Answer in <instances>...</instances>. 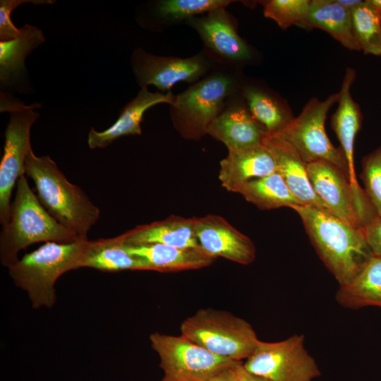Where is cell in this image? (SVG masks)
Segmentation results:
<instances>
[{"instance_id":"obj_1","label":"cell","mask_w":381,"mask_h":381,"mask_svg":"<svg viewBox=\"0 0 381 381\" xmlns=\"http://www.w3.org/2000/svg\"><path fill=\"white\" fill-rule=\"evenodd\" d=\"M291 208L300 216L315 250L339 286L351 282L373 256L363 229L313 206Z\"/></svg>"},{"instance_id":"obj_2","label":"cell","mask_w":381,"mask_h":381,"mask_svg":"<svg viewBox=\"0 0 381 381\" xmlns=\"http://www.w3.org/2000/svg\"><path fill=\"white\" fill-rule=\"evenodd\" d=\"M24 172L33 181L46 210L80 239H87L100 210L83 190L68 181L49 156H36L32 150L25 159Z\"/></svg>"},{"instance_id":"obj_3","label":"cell","mask_w":381,"mask_h":381,"mask_svg":"<svg viewBox=\"0 0 381 381\" xmlns=\"http://www.w3.org/2000/svg\"><path fill=\"white\" fill-rule=\"evenodd\" d=\"M242 83L239 68L217 65L176 95L170 105V116L174 127L185 138H200L207 134L209 126L229 100L240 92Z\"/></svg>"},{"instance_id":"obj_4","label":"cell","mask_w":381,"mask_h":381,"mask_svg":"<svg viewBox=\"0 0 381 381\" xmlns=\"http://www.w3.org/2000/svg\"><path fill=\"white\" fill-rule=\"evenodd\" d=\"M10 218L0 233V260L10 267L18 260L20 250L38 242L72 243L80 241L59 224L42 206L25 174L17 181Z\"/></svg>"},{"instance_id":"obj_5","label":"cell","mask_w":381,"mask_h":381,"mask_svg":"<svg viewBox=\"0 0 381 381\" xmlns=\"http://www.w3.org/2000/svg\"><path fill=\"white\" fill-rule=\"evenodd\" d=\"M87 240L46 242L8 267L14 284L28 293L34 308L54 305L56 282L66 272L80 268Z\"/></svg>"},{"instance_id":"obj_6","label":"cell","mask_w":381,"mask_h":381,"mask_svg":"<svg viewBox=\"0 0 381 381\" xmlns=\"http://www.w3.org/2000/svg\"><path fill=\"white\" fill-rule=\"evenodd\" d=\"M181 335L222 358L247 359L259 339L251 325L226 310L199 309L184 320Z\"/></svg>"},{"instance_id":"obj_7","label":"cell","mask_w":381,"mask_h":381,"mask_svg":"<svg viewBox=\"0 0 381 381\" xmlns=\"http://www.w3.org/2000/svg\"><path fill=\"white\" fill-rule=\"evenodd\" d=\"M40 104L25 105L1 94V111H9L10 119L5 132L4 153L0 163V222L10 218L11 198L19 178L25 174V159L32 150L30 130L39 118L35 109Z\"/></svg>"},{"instance_id":"obj_8","label":"cell","mask_w":381,"mask_h":381,"mask_svg":"<svg viewBox=\"0 0 381 381\" xmlns=\"http://www.w3.org/2000/svg\"><path fill=\"white\" fill-rule=\"evenodd\" d=\"M338 99L339 92L330 95L323 101L312 98L298 116L294 117L279 132L271 135L294 147L306 164L320 161L329 162L349 176L345 157L340 147H336L331 143L325 128L327 113Z\"/></svg>"},{"instance_id":"obj_9","label":"cell","mask_w":381,"mask_h":381,"mask_svg":"<svg viewBox=\"0 0 381 381\" xmlns=\"http://www.w3.org/2000/svg\"><path fill=\"white\" fill-rule=\"evenodd\" d=\"M248 372L270 381H313L321 375L305 347V337L294 334L279 341H259L243 363Z\"/></svg>"},{"instance_id":"obj_10","label":"cell","mask_w":381,"mask_h":381,"mask_svg":"<svg viewBox=\"0 0 381 381\" xmlns=\"http://www.w3.org/2000/svg\"><path fill=\"white\" fill-rule=\"evenodd\" d=\"M150 341L159 356L163 381H205L236 362L216 356L181 335L156 332L150 335Z\"/></svg>"},{"instance_id":"obj_11","label":"cell","mask_w":381,"mask_h":381,"mask_svg":"<svg viewBox=\"0 0 381 381\" xmlns=\"http://www.w3.org/2000/svg\"><path fill=\"white\" fill-rule=\"evenodd\" d=\"M311 186L327 211L347 224L363 229L376 214L368 199L355 193L347 174L327 162L306 164Z\"/></svg>"},{"instance_id":"obj_12","label":"cell","mask_w":381,"mask_h":381,"mask_svg":"<svg viewBox=\"0 0 381 381\" xmlns=\"http://www.w3.org/2000/svg\"><path fill=\"white\" fill-rule=\"evenodd\" d=\"M217 65L203 50L187 58L156 56L141 48L131 56L133 73L140 87L154 85L162 92H169L176 83H194Z\"/></svg>"},{"instance_id":"obj_13","label":"cell","mask_w":381,"mask_h":381,"mask_svg":"<svg viewBox=\"0 0 381 381\" xmlns=\"http://www.w3.org/2000/svg\"><path fill=\"white\" fill-rule=\"evenodd\" d=\"M185 24L197 32L202 50L217 64L240 68L253 59L251 47L238 34L236 20L225 8L193 17Z\"/></svg>"},{"instance_id":"obj_14","label":"cell","mask_w":381,"mask_h":381,"mask_svg":"<svg viewBox=\"0 0 381 381\" xmlns=\"http://www.w3.org/2000/svg\"><path fill=\"white\" fill-rule=\"evenodd\" d=\"M195 231L201 248L214 258L241 265H249L255 259L253 241L219 215L196 218Z\"/></svg>"},{"instance_id":"obj_15","label":"cell","mask_w":381,"mask_h":381,"mask_svg":"<svg viewBox=\"0 0 381 381\" xmlns=\"http://www.w3.org/2000/svg\"><path fill=\"white\" fill-rule=\"evenodd\" d=\"M267 133L249 111L240 92L229 100L207 130V134L223 143L228 150L262 144Z\"/></svg>"},{"instance_id":"obj_16","label":"cell","mask_w":381,"mask_h":381,"mask_svg":"<svg viewBox=\"0 0 381 381\" xmlns=\"http://www.w3.org/2000/svg\"><path fill=\"white\" fill-rule=\"evenodd\" d=\"M355 78L356 71L347 68L339 92L338 107L331 117V127L340 143L339 147L346 161L351 185L356 195L363 198L365 194L358 182L354 167V143L362 124L360 107L351 94Z\"/></svg>"},{"instance_id":"obj_17","label":"cell","mask_w":381,"mask_h":381,"mask_svg":"<svg viewBox=\"0 0 381 381\" xmlns=\"http://www.w3.org/2000/svg\"><path fill=\"white\" fill-rule=\"evenodd\" d=\"M262 144L271 152L277 172L282 177L301 205L313 206L329 212L313 190L307 174L306 164L294 147L269 133L265 135Z\"/></svg>"},{"instance_id":"obj_18","label":"cell","mask_w":381,"mask_h":381,"mask_svg":"<svg viewBox=\"0 0 381 381\" xmlns=\"http://www.w3.org/2000/svg\"><path fill=\"white\" fill-rule=\"evenodd\" d=\"M176 95L171 91L152 92L147 87H140L137 95L122 109L117 120L103 131L91 128L88 133L87 144L90 149L104 148L120 137L140 135V123L146 111L155 105L174 102Z\"/></svg>"},{"instance_id":"obj_19","label":"cell","mask_w":381,"mask_h":381,"mask_svg":"<svg viewBox=\"0 0 381 381\" xmlns=\"http://www.w3.org/2000/svg\"><path fill=\"white\" fill-rule=\"evenodd\" d=\"M274 159L262 143L243 149L228 150L220 162L219 179L223 187L234 192L238 186L254 179L276 172Z\"/></svg>"},{"instance_id":"obj_20","label":"cell","mask_w":381,"mask_h":381,"mask_svg":"<svg viewBox=\"0 0 381 381\" xmlns=\"http://www.w3.org/2000/svg\"><path fill=\"white\" fill-rule=\"evenodd\" d=\"M196 217L172 215L143 224L121 234L128 246L163 244L179 248H201L195 235Z\"/></svg>"},{"instance_id":"obj_21","label":"cell","mask_w":381,"mask_h":381,"mask_svg":"<svg viewBox=\"0 0 381 381\" xmlns=\"http://www.w3.org/2000/svg\"><path fill=\"white\" fill-rule=\"evenodd\" d=\"M132 255L145 260L152 271L170 272L209 266L216 258L202 248H179L163 244L126 245Z\"/></svg>"},{"instance_id":"obj_22","label":"cell","mask_w":381,"mask_h":381,"mask_svg":"<svg viewBox=\"0 0 381 381\" xmlns=\"http://www.w3.org/2000/svg\"><path fill=\"white\" fill-rule=\"evenodd\" d=\"M80 267H91L104 272L151 270L143 260L131 255L121 235L95 241L87 240L80 262Z\"/></svg>"},{"instance_id":"obj_23","label":"cell","mask_w":381,"mask_h":381,"mask_svg":"<svg viewBox=\"0 0 381 381\" xmlns=\"http://www.w3.org/2000/svg\"><path fill=\"white\" fill-rule=\"evenodd\" d=\"M16 38L0 42V81L6 86H13L24 80L26 57L44 40L38 28L25 24Z\"/></svg>"},{"instance_id":"obj_24","label":"cell","mask_w":381,"mask_h":381,"mask_svg":"<svg viewBox=\"0 0 381 381\" xmlns=\"http://www.w3.org/2000/svg\"><path fill=\"white\" fill-rule=\"evenodd\" d=\"M301 25L321 29L343 47L359 51L352 31L351 12L337 0H312L306 19Z\"/></svg>"},{"instance_id":"obj_25","label":"cell","mask_w":381,"mask_h":381,"mask_svg":"<svg viewBox=\"0 0 381 381\" xmlns=\"http://www.w3.org/2000/svg\"><path fill=\"white\" fill-rule=\"evenodd\" d=\"M336 300L350 309L368 306L381 308V258L373 255L351 282L339 286Z\"/></svg>"},{"instance_id":"obj_26","label":"cell","mask_w":381,"mask_h":381,"mask_svg":"<svg viewBox=\"0 0 381 381\" xmlns=\"http://www.w3.org/2000/svg\"><path fill=\"white\" fill-rule=\"evenodd\" d=\"M240 94L252 116L269 134L279 132L294 117L276 96L262 87L243 80Z\"/></svg>"},{"instance_id":"obj_27","label":"cell","mask_w":381,"mask_h":381,"mask_svg":"<svg viewBox=\"0 0 381 381\" xmlns=\"http://www.w3.org/2000/svg\"><path fill=\"white\" fill-rule=\"evenodd\" d=\"M244 198L262 210L293 207L301 205L282 177L276 171L248 181L235 188Z\"/></svg>"},{"instance_id":"obj_28","label":"cell","mask_w":381,"mask_h":381,"mask_svg":"<svg viewBox=\"0 0 381 381\" xmlns=\"http://www.w3.org/2000/svg\"><path fill=\"white\" fill-rule=\"evenodd\" d=\"M231 0H159L154 4L152 14L162 26L185 23L200 14L226 8Z\"/></svg>"},{"instance_id":"obj_29","label":"cell","mask_w":381,"mask_h":381,"mask_svg":"<svg viewBox=\"0 0 381 381\" xmlns=\"http://www.w3.org/2000/svg\"><path fill=\"white\" fill-rule=\"evenodd\" d=\"M354 40L365 54L381 56V19L365 1L351 11Z\"/></svg>"},{"instance_id":"obj_30","label":"cell","mask_w":381,"mask_h":381,"mask_svg":"<svg viewBox=\"0 0 381 381\" xmlns=\"http://www.w3.org/2000/svg\"><path fill=\"white\" fill-rule=\"evenodd\" d=\"M263 6L264 16L273 20L286 30L292 25H301L306 19L309 0H268L258 1Z\"/></svg>"},{"instance_id":"obj_31","label":"cell","mask_w":381,"mask_h":381,"mask_svg":"<svg viewBox=\"0 0 381 381\" xmlns=\"http://www.w3.org/2000/svg\"><path fill=\"white\" fill-rule=\"evenodd\" d=\"M361 177L368 200L381 216V145L363 157Z\"/></svg>"},{"instance_id":"obj_32","label":"cell","mask_w":381,"mask_h":381,"mask_svg":"<svg viewBox=\"0 0 381 381\" xmlns=\"http://www.w3.org/2000/svg\"><path fill=\"white\" fill-rule=\"evenodd\" d=\"M50 0H1L0 1V40L8 41L18 37L20 29H18L11 21V14L21 4L32 3L35 4H54Z\"/></svg>"},{"instance_id":"obj_33","label":"cell","mask_w":381,"mask_h":381,"mask_svg":"<svg viewBox=\"0 0 381 381\" xmlns=\"http://www.w3.org/2000/svg\"><path fill=\"white\" fill-rule=\"evenodd\" d=\"M363 229L372 254L381 258V216L375 214L364 225Z\"/></svg>"},{"instance_id":"obj_34","label":"cell","mask_w":381,"mask_h":381,"mask_svg":"<svg viewBox=\"0 0 381 381\" xmlns=\"http://www.w3.org/2000/svg\"><path fill=\"white\" fill-rule=\"evenodd\" d=\"M240 362L236 361L220 370L205 381H236V368Z\"/></svg>"},{"instance_id":"obj_35","label":"cell","mask_w":381,"mask_h":381,"mask_svg":"<svg viewBox=\"0 0 381 381\" xmlns=\"http://www.w3.org/2000/svg\"><path fill=\"white\" fill-rule=\"evenodd\" d=\"M236 381H270L266 378L253 374L246 370L242 361L240 362L236 368Z\"/></svg>"},{"instance_id":"obj_36","label":"cell","mask_w":381,"mask_h":381,"mask_svg":"<svg viewBox=\"0 0 381 381\" xmlns=\"http://www.w3.org/2000/svg\"><path fill=\"white\" fill-rule=\"evenodd\" d=\"M337 1L350 11L363 2L361 0H337Z\"/></svg>"},{"instance_id":"obj_37","label":"cell","mask_w":381,"mask_h":381,"mask_svg":"<svg viewBox=\"0 0 381 381\" xmlns=\"http://www.w3.org/2000/svg\"><path fill=\"white\" fill-rule=\"evenodd\" d=\"M365 1L375 11L381 19V0H365Z\"/></svg>"},{"instance_id":"obj_38","label":"cell","mask_w":381,"mask_h":381,"mask_svg":"<svg viewBox=\"0 0 381 381\" xmlns=\"http://www.w3.org/2000/svg\"><path fill=\"white\" fill-rule=\"evenodd\" d=\"M160 381H163V380H161Z\"/></svg>"}]
</instances>
